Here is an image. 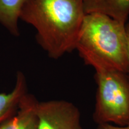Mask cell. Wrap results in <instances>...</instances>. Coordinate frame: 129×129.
Instances as JSON below:
<instances>
[{
    "instance_id": "cell-1",
    "label": "cell",
    "mask_w": 129,
    "mask_h": 129,
    "mask_svg": "<svg viewBox=\"0 0 129 129\" xmlns=\"http://www.w3.org/2000/svg\"><path fill=\"white\" fill-rule=\"evenodd\" d=\"M85 15L83 0H29L19 19L35 29L37 43L57 59L75 49Z\"/></svg>"
},
{
    "instance_id": "cell-2",
    "label": "cell",
    "mask_w": 129,
    "mask_h": 129,
    "mask_svg": "<svg viewBox=\"0 0 129 129\" xmlns=\"http://www.w3.org/2000/svg\"><path fill=\"white\" fill-rule=\"evenodd\" d=\"M125 25L104 14H85L75 49L94 70L111 69L128 74Z\"/></svg>"
},
{
    "instance_id": "cell-3",
    "label": "cell",
    "mask_w": 129,
    "mask_h": 129,
    "mask_svg": "<svg viewBox=\"0 0 129 129\" xmlns=\"http://www.w3.org/2000/svg\"><path fill=\"white\" fill-rule=\"evenodd\" d=\"M97 84L93 119L98 124H129V78L116 70H95Z\"/></svg>"
},
{
    "instance_id": "cell-4",
    "label": "cell",
    "mask_w": 129,
    "mask_h": 129,
    "mask_svg": "<svg viewBox=\"0 0 129 129\" xmlns=\"http://www.w3.org/2000/svg\"><path fill=\"white\" fill-rule=\"evenodd\" d=\"M37 115V129H83L78 108L63 100L38 102Z\"/></svg>"
},
{
    "instance_id": "cell-5",
    "label": "cell",
    "mask_w": 129,
    "mask_h": 129,
    "mask_svg": "<svg viewBox=\"0 0 129 129\" xmlns=\"http://www.w3.org/2000/svg\"><path fill=\"white\" fill-rule=\"evenodd\" d=\"M38 102L33 95L26 93L21 99L15 114L0 125V129H37Z\"/></svg>"
},
{
    "instance_id": "cell-6",
    "label": "cell",
    "mask_w": 129,
    "mask_h": 129,
    "mask_svg": "<svg viewBox=\"0 0 129 129\" xmlns=\"http://www.w3.org/2000/svg\"><path fill=\"white\" fill-rule=\"evenodd\" d=\"M85 14H105L123 24L129 16V0H83Z\"/></svg>"
},
{
    "instance_id": "cell-7",
    "label": "cell",
    "mask_w": 129,
    "mask_h": 129,
    "mask_svg": "<svg viewBox=\"0 0 129 129\" xmlns=\"http://www.w3.org/2000/svg\"><path fill=\"white\" fill-rule=\"evenodd\" d=\"M26 93L25 76L22 72L18 71L13 90L9 93H0V125L15 114L21 99Z\"/></svg>"
},
{
    "instance_id": "cell-8",
    "label": "cell",
    "mask_w": 129,
    "mask_h": 129,
    "mask_svg": "<svg viewBox=\"0 0 129 129\" xmlns=\"http://www.w3.org/2000/svg\"><path fill=\"white\" fill-rule=\"evenodd\" d=\"M29 0H0V23L14 37L20 35V12Z\"/></svg>"
},
{
    "instance_id": "cell-9",
    "label": "cell",
    "mask_w": 129,
    "mask_h": 129,
    "mask_svg": "<svg viewBox=\"0 0 129 129\" xmlns=\"http://www.w3.org/2000/svg\"><path fill=\"white\" fill-rule=\"evenodd\" d=\"M96 129H129V124L124 126L115 125L109 123H103L98 124Z\"/></svg>"
},
{
    "instance_id": "cell-10",
    "label": "cell",
    "mask_w": 129,
    "mask_h": 129,
    "mask_svg": "<svg viewBox=\"0 0 129 129\" xmlns=\"http://www.w3.org/2000/svg\"><path fill=\"white\" fill-rule=\"evenodd\" d=\"M125 29H126L127 40V50H128V78H129V23H126V25H125Z\"/></svg>"
}]
</instances>
